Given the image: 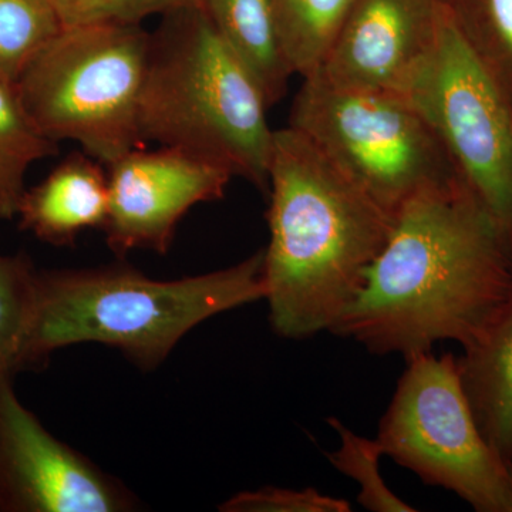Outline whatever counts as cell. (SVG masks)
I'll return each mask as SVG.
<instances>
[{
  "label": "cell",
  "instance_id": "ac0fdd59",
  "mask_svg": "<svg viewBox=\"0 0 512 512\" xmlns=\"http://www.w3.org/2000/svg\"><path fill=\"white\" fill-rule=\"evenodd\" d=\"M62 29L55 0H0V79L16 86Z\"/></svg>",
  "mask_w": 512,
  "mask_h": 512
},
{
  "label": "cell",
  "instance_id": "44dd1931",
  "mask_svg": "<svg viewBox=\"0 0 512 512\" xmlns=\"http://www.w3.org/2000/svg\"><path fill=\"white\" fill-rule=\"evenodd\" d=\"M204 0H55L63 26L86 23L141 25L151 16L198 8Z\"/></svg>",
  "mask_w": 512,
  "mask_h": 512
},
{
  "label": "cell",
  "instance_id": "8fae6325",
  "mask_svg": "<svg viewBox=\"0 0 512 512\" xmlns=\"http://www.w3.org/2000/svg\"><path fill=\"white\" fill-rule=\"evenodd\" d=\"M441 3L356 0L313 76L345 89L404 94L436 46Z\"/></svg>",
  "mask_w": 512,
  "mask_h": 512
},
{
  "label": "cell",
  "instance_id": "277c9868",
  "mask_svg": "<svg viewBox=\"0 0 512 512\" xmlns=\"http://www.w3.org/2000/svg\"><path fill=\"white\" fill-rule=\"evenodd\" d=\"M264 94L202 6L164 16L151 35L140 103L144 141L227 168L268 194L274 133Z\"/></svg>",
  "mask_w": 512,
  "mask_h": 512
},
{
  "label": "cell",
  "instance_id": "2e32d148",
  "mask_svg": "<svg viewBox=\"0 0 512 512\" xmlns=\"http://www.w3.org/2000/svg\"><path fill=\"white\" fill-rule=\"evenodd\" d=\"M356 0H274L276 25L293 73L318 72Z\"/></svg>",
  "mask_w": 512,
  "mask_h": 512
},
{
  "label": "cell",
  "instance_id": "8992f818",
  "mask_svg": "<svg viewBox=\"0 0 512 512\" xmlns=\"http://www.w3.org/2000/svg\"><path fill=\"white\" fill-rule=\"evenodd\" d=\"M289 126L390 217L421 195L461 188L439 133L406 94L308 77L293 100Z\"/></svg>",
  "mask_w": 512,
  "mask_h": 512
},
{
  "label": "cell",
  "instance_id": "5bb4252c",
  "mask_svg": "<svg viewBox=\"0 0 512 512\" xmlns=\"http://www.w3.org/2000/svg\"><path fill=\"white\" fill-rule=\"evenodd\" d=\"M202 8L271 109L288 92L295 74L279 36L274 0H204Z\"/></svg>",
  "mask_w": 512,
  "mask_h": 512
},
{
  "label": "cell",
  "instance_id": "9c48e42d",
  "mask_svg": "<svg viewBox=\"0 0 512 512\" xmlns=\"http://www.w3.org/2000/svg\"><path fill=\"white\" fill-rule=\"evenodd\" d=\"M0 370V511L127 512L136 495L57 440L16 396Z\"/></svg>",
  "mask_w": 512,
  "mask_h": 512
},
{
  "label": "cell",
  "instance_id": "ffe728a7",
  "mask_svg": "<svg viewBox=\"0 0 512 512\" xmlns=\"http://www.w3.org/2000/svg\"><path fill=\"white\" fill-rule=\"evenodd\" d=\"M329 426L339 436V447L326 453L329 463L343 476L359 485L357 503L373 512H413L412 505L390 490L380 474V458L384 457L380 441L360 436L346 424L329 417Z\"/></svg>",
  "mask_w": 512,
  "mask_h": 512
},
{
  "label": "cell",
  "instance_id": "30bf717a",
  "mask_svg": "<svg viewBox=\"0 0 512 512\" xmlns=\"http://www.w3.org/2000/svg\"><path fill=\"white\" fill-rule=\"evenodd\" d=\"M109 215L103 231L117 255L134 249L167 254L184 215L202 202L221 200L227 168L177 148L130 151L109 165Z\"/></svg>",
  "mask_w": 512,
  "mask_h": 512
},
{
  "label": "cell",
  "instance_id": "7c38bea8",
  "mask_svg": "<svg viewBox=\"0 0 512 512\" xmlns=\"http://www.w3.org/2000/svg\"><path fill=\"white\" fill-rule=\"evenodd\" d=\"M86 153L57 165L45 180L26 188L16 217L40 241L72 245L87 229L101 228L109 215V175Z\"/></svg>",
  "mask_w": 512,
  "mask_h": 512
},
{
  "label": "cell",
  "instance_id": "ba28073f",
  "mask_svg": "<svg viewBox=\"0 0 512 512\" xmlns=\"http://www.w3.org/2000/svg\"><path fill=\"white\" fill-rule=\"evenodd\" d=\"M404 94L436 128L512 266V99L471 55L444 3L436 46Z\"/></svg>",
  "mask_w": 512,
  "mask_h": 512
},
{
  "label": "cell",
  "instance_id": "7402d4cb",
  "mask_svg": "<svg viewBox=\"0 0 512 512\" xmlns=\"http://www.w3.org/2000/svg\"><path fill=\"white\" fill-rule=\"evenodd\" d=\"M224 512H349L352 505L343 498L322 494L315 488L264 487L235 494L220 505Z\"/></svg>",
  "mask_w": 512,
  "mask_h": 512
},
{
  "label": "cell",
  "instance_id": "52a82bcc",
  "mask_svg": "<svg viewBox=\"0 0 512 512\" xmlns=\"http://www.w3.org/2000/svg\"><path fill=\"white\" fill-rule=\"evenodd\" d=\"M376 437L384 456L424 484L477 512H512V463L478 429L451 353L406 359Z\"/></svg>",
  "mask_w": 512,
  "mask_h": 512
},
{
  "label": "cell",
  "instance_id": "4fadbf2b",
  "mask_svg": "<svg viewBox=\"0 0 512 512\" xmlns=\"http://www.w3.org/2000/svg\"><path fill=\"white\" fill-rule=\"evenodd\" d=\"M456 360L478 429L512 463V293L483 335Z\"/></svg>",
  "mask_w": 512,
  "mask_h": 512
},
{
  "label": "cell",
  "instance_id": "7a4b0ae2",
  "mask_svg": "<svg viewBox=\"0 0 512 512\" xmlns=\"http://www.w3.org/2000/svg\"><path fill=\"white\" fill-rule=\"evenodd\" d=\"M268 194L271 328L291 340L332 333L362 292L394 218L291 126L275 130Z\"/></svg>",
  "mask_w": 512,
  "mask_h": 512
},
{
  "label": "cell",
  "instance_id": "e0dca14e",
  "mask_svg": "<svg viewBox=\"0 0 512 512\" xmlns=\"http://www.w3.org/2000/svg\"><path fill=\"white\" fill-rule=\"evenodd\" d=\"M471 55L512 99V0H443Z\"/></svg>",
  "mask_w": 512,
  "mask_h": 512
},
{
  "label": "cell",
  "instance_id": "5b68a950",
  "mask_svg": "<svg viewBox=\"0 0 512 512\" xmlns=\"http://www.w3.org/2000/svg\"><path fill=\"white\" fill-rule=\"evenodd\" d=\"M150 43L141 25L63 26L26 67L16 92L49 140L76 141L109 167L146 144L140 103Z\"/></svg>",
  "mask_w": 512,
  "mask_h": 512
},
{
  "label": "cell",
  "instance_id": "d6986e66",
  "mask_svg": "<svg viewBox=\"0 0 512 512\" xmlns=\"http://www.w3.org/2000/svg\"><path fill=\"white\" fill-rule=\"evenodd\" d=\"M37 275L25 255L0 254V370L15 373L26 366Z\"/></svg>",
  "mask_w": 512,
  "mask_h": 512
},
{
  "label": "cell",
  "instance_id": "6da1fadb",
  "mask_svg": "<svg viewBox=\"0 0 512 512\" xmlns=\"http://www.w3.org/2000/svg\"><path fill=\"white\" fill-rule=\"evenodd\" d=\"M512 293V266L461 190L404 205L362 292L332 330L372 355L404 359L483 335Z\"/></svg>",
  "mask_w": 512,
  "mask_h": 512
},
{
  "label": "cell",
  "instance_id": "3957f363",
  "mask_svg": "<svg viewBox=\"0 0 512 512\" xmlns=\"http://www.w3.org/2000/svg\"><path fill=\"white\" fill-rule=\"evenodd\" d=\"M264 249L220 271L175 281L130 266L39 272L26 366L77 343L119 349L156 369L205 320L265 299Z\"/></svg>",
  "mask_w": 512,
  "mask_h": 512
},
{
  "label": "cell",
  "instance_id": "9a60e30c",
  "mask_svg": "<svg viewBox=\"0 0 512 512\" xmlns=\"http://www.w3.org/2000/svg\"><path fill=\"white\" fill-rule=\"evenodd\" d=\"M55 154L57 143L30 119L16 87L0 79V220L16 218L29 168Z\"/></svg>",
  "mask_w": 512,
  "mask_h": 512
}]
</instances>
